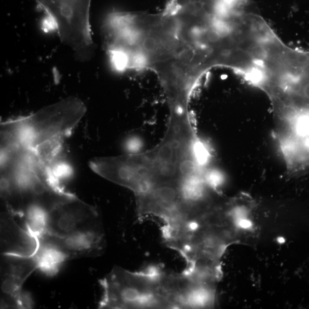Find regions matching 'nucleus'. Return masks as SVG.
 Masks as SVG:
<instances>
[{"instance_id":"obj_6","label":"nucleus","mask_w":309,"mask_h":309,"mask_svg":"<svg viewBox=\"0 0 309 309\" xmlns=\"http://www.w3.org/2000/svg\"><path fill=\"white\" fill-rule=\"evenodd\" d=\"M43 231L60 236L105 235L97 209L77 196L46 215Z\"/></svg>"},{"instance_id":"obj_9","label":"nucleus","mask_w":309,"mask_h":309,"mask_svg":"<svg viewBox=\"0 0 309 309\" xmlns=\"http://www.w3.org/2000/svg\"><path fill=\"white\" fill-rule=\"evenodd\" d=\"M16 216L4 209L1 215L2 254L32 256L37 252L38 241L27 227H22L16 221Z\"/></svg>"},{"instance_id":"obj_7","label":"nucleus","mask_w":309,"mask_h":309,"mask_svg":"<svg viewBox=\"0 0 309 309\" xmlns=\"http://www.w3.org/2000/svg\"><path fill=\"white\" fill-rule=\"evenodd\" d=\"M164 287L171 308H210L216 301V281L183 270L165 269Z\"/></svg>"},{"instance_id":"obj_3","label":"nucleus","mask_w":309,"mask_h":309,"mask_svg":"<svg viewBox=\"0 0 309 309\" xmlns=\"http://www.w3.org/2000/svg\"><path fill=\"white\" fill-rule=\"evenodd\" d=\"M86 110L79 98H66L32 115L2 123V140L7 145L30 150L47 143L64 141Z\"/></svg>"},{"instance_id":"obj_5","label":"nucleus","mask_w":309,"mask_h":309,"mask_svg":"<svg viewBox=\"0 0 309 309\" xmlns=\"http://www.w3.org/2000/svg\"><path fill=\"white\" fill-rule=\"evenodd\" d=\"M37 236L38 247L35 255L39 269L48 275L55 274L65 261L100 256L106 246L105 235L60 236L43 231Z\"/></svg>"},{"instance_id":"obj_8","label":"nucleus","mask_w":309,"mask_h":309,"mask_svg":"<svg viewBox=\"0 0 309 309\" xmlns=\"http://www.w3.org/2000/svg\"><path fill=\"white\" fill-rule=\"evenodd\" d=\"M37 269L39 264L35 255L29 257L2 254L1 308H29L33 302L22 292V286Z\"/></svg>"},{"instance_id":"obj_1","label":"nucleus","mask_w":309,"mask_h":309,"mask_svg":"<svg viewBox=\"0 0 309 309\" xmlns=\"http://www.w3.org/2000/svg\"><path fill=\"white\" fill-rule=\"evenodd\" d=\"M207 150L192 119L169 116L162 141L142 153L99 157L90 167L98 176L133 192L135 197L164 189L180 190L188 179L208 173Z\"/></svg>"},{"instance_id":"obj_4","label":"nucleus","mask_w":309,"mask_h":309,"mask_svg":"<svg viewBox=\"0 0 309 309\" xmlns=\"http://www.w3.org/2000/svg\"><path fill=\"white\" fill-rule=\"evenodd\" d=\"M165 269L160 264L136 271L115 266L99 281L98 308H171L164 288Z\"/></svg>"},{"instance_id":"obj_2","label":"nucleus","mask_w":309,"mask_h":309,"mask_svg":"<svg viewBox=\"0 0 309 309\" xmlns=\"http://www.w3.org/2000/svg\"><path fill=\"white\" fill-rule=\"evenodd\" d=\"M274 136L294 177L309 174V61L270 99Z\"/></svg>"}]
</instances>
